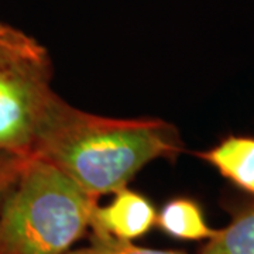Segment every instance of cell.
<instances>
[{
	"label": "cell",
	"mask_w": 254,
	"mask_h": 254,
	"mask_svg": "<svg viewBox=\"0 0 254 254\" xmlns=\"http://www.w3.org/2000/svg\"><path fill=\"white\" fill-rule=\"evenodd\" d=\"M182 150L177 128L161 119L103 118L55 95L31 154L99 199L127 187L147 164L174 160Z\"/></svg>",
	"instance_id": "obj_1"
},
{
	"label": "cell",
	"mask_w": 254,
	"mask_h": 254,
	"mask_svg": "<svg viewBox=\"0 0 254 254\" xmlns=\"http://www.w3.org/2000/svg\"><path fill=\"white\" fill-rule=\"evenodd\" d=\"M98 199L31 154L0 209V254H66L91 229Z\"/></svg>",
	"instance_id": "obj_2"
},
{
	"label": "cell",
	"mask_w": 254,
	"mask_h": 254,
	"mask_svg": "<svg viewBox=\"0 0 254 254\" xmlns=\"http://www.w3.org/2000/svg\"><path fill=\"white\" fill-rule=\"evenodd\" d=\"M53 63L34 37L0 20V148L31 154L48 108Z\"/></svg>",
	"instance_id": "obj_3"
},
{
	"label": "cell",
	"mask_w": 254,
	"mask_h": 254,
	"mask_svg": "<svg viewBox=\"0 0 254 254\" xmlns=\"http://www.w3.org/2000/svg\"><path fill=\"white\" fill-rule=\"evenodd\" d=\"M155 222L157 210L151 200L125 187L115 192V198L106 206H95L91 229L95 233L131 242L147 235Z\"/></svg>",
	"instance_id": "obj_4"
},
{
	"label": "cell",
	"mask_w": 254,
	"mask_h": 254,
	"mask_svg": "<svg viewBox=\"0 0 254 254\" xmlns=\"http://www.w3.org/2000/svg\"><path fill=\"white\" fill-rule=\"evenodd\" d=\"M196 155L216 168L222 177L254 196V137L229 136Z\"/></svg>",
	"instance_id": "obj_5"
},
{
	"label": "cell",
	"mask_w": 254,
	"mask_h": 254,
	"mask_svg": "<svg viewBox=\"0 0 254 254\" xmlns=\"http://www.w3.org/2000/svg\"><path fill=\"white\" fill-rule=\"evenodd\" d=\"M155 225L170 237L188 242L208 240L216 232L208 225L199 203L190 198H174L164 203L157 212Z\"/></svg>",
	"instance_id": "obj_6"
},
{
	"label": "cell",
	"mask_w": 254,
	"mask_h": 254,
	"mask_svg": "<svg viewBox=\"0 0 254 254\" xmlns=\"http://www.w3.org/2000/svg\"><path fill=\"white\" fill-rule=\"evenodd\" d=\"M200 254H254V203L236 210L227 226L216 229Z\"/></svg>",
	"instance_id": "obj_7"
},
{
	"label": "cell",
	"mask_w": 254,
	"mask_h": 254,
	"mask_svg": "<svg viewBox=\"0 0 254 254\" xmlns=\"http://www.w3.org/2000/svg\"><path fill=\"white\" fill-rule=\"evenodd\" d=\"M66 254H187L175 250H157L140 247L127 240H119L108 235L92 232L89 245L79 249H71ZM200 254V253H199Z\"/></svg>",
	"instance_id": "obj_8"
},
{
	"label": "cell",
	"mask_w": 254,
	"mask_h": 254,
	"mask_svg": "<svg viewBox=\"0 0 254 254\" xmlns=\"http://www.w3.org/2000/svg\"><path fill=\"white\" fill-rule=\"evenodd\" d=\"M31 154H23L0 148V209L14 187Z\"/></svg>",
	"instance_id": "obj_9"
}]
</instances>
